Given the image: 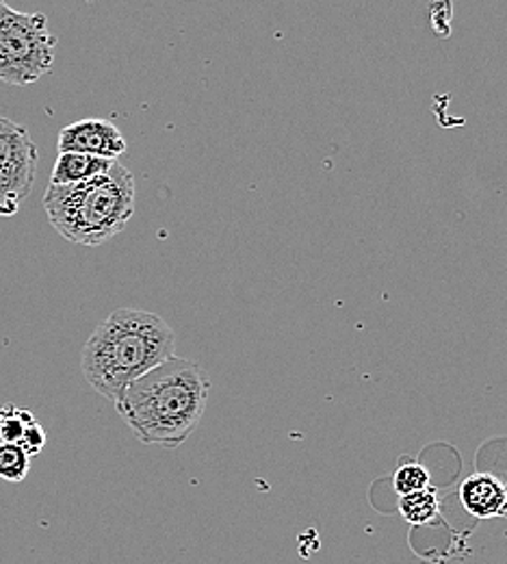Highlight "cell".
Instances as JSON below:
<instances>
[{
  "instance_id": "obj_1",
  "label": "cell",
  "mask_w": 507,
  "mask_h": 564,
  "mask_svg": "<svg viewBox=\"0 0 507 564\" xmlns=\"http://www.w3.org/2000/svg\"><path fill=\"white\" fill-rule=\"evenodd\" d=\"M211 384L202 365L172 356L135 380L115 409L142 443L176 449L202 422Z\"/></svg>"
},
{
  "instance_id": "obj_2",
  "label": "cell",
  "mask_w": 507,
  "mask_h": 564,
  "mask_svg": "<svg viewBox=\"0 0 507 564\" xmlns=\"http://www.w3.org/2000/svg\"><path fill=\"white\" fill-rule=\"evenodd\" d=\"M176 356V333L156 313L137 308L113 311L87 339L82 376L113 404L147 371Z\"/></svg>"
},
{
  "instance_id": "obj_3",
  "label": "cell",
  "mask_w": 507,
  "mask_h": 564,
  "mask_svg": "<svg viewBox=\"0 0 507 564\" xmlns=\"http://www.w3.org/2000/svg\"><path fill=\"white\" fill-rule=\"evenodd\" d=\"M135 198V176L115 161L104 174L89 181L48 185L44 209L51 226L70 243L102 246L133 219Z\"/></svg>"
},
{
  "instance_id": "obj_4",
  "label": "cell",
  "mask_w": 507,
  "mask_h": 564,
  "mask_svg": "<svg viewBox=\"0 0 507 564\" xmlns=\"http://www.w3.org/2000/svg\"><path fill=\"white\" fill-rule=\"evenodd\" d=\"M57 37L44 13H24L0 2V80L13 87L37 83L55 66Z\"/></svg>"
},
{
  "instance_id": "obj_5",
  "label": "cell",
  "mask_w": 507,
  "mask_h": 564,
  "mask_svg": "<svg viewBox=\"0 0 507 564\" xmlns=\"http://www.w3.org/2000/svg\"><path fill=\"white\" fill-rule=\"evenodd\" d=\"M37 145L29 131L0 116V217L20 212L37 174Z\"/></svg>"
},
{
  "instance_id": "obj_6",
  "label": "cell",
  "mask_w": 507,
  "mask_h": 564,
  "mask_svg": "<svg viewBox=\"0 0 507 564\" xmlns=\"http://www.w3.org/2000/svg\"><path fill=\"white\" fill-rule=\"evenodd\" d=\"M57 148L59 152H78L107 161H118V156L126 152V140L113 122L102 118H89L62 129Z\"/></svg>"
},
{
  "instance_id": "obj_7",
  "label": "cell",
  "mask_w": 507,
  "mask_h": 564,
  "mask_svg": "<svg viewBox=\"0 0 507 564\" xmlns=\"http://www.w3.org/2000/svg\"><path fill=\"white\" fill-rule=\"evenodd\" d=\"M460 501L475 519H495L507 514L506 485L493 474H473L460 487Z\"/></svg>"
},
{
  "instance_id": "obj_8",
  "label": "cell",
  "mask_w": 507,
  "mask_h": 564,
  "mask_svg": "<svg viewBox=\"0 0 507 564\" xmlns=\"http://www.w3.org/2000/svg\"><path fill=\"white\" fill-rule=\"evenodd\" d=\"M115 161L89 156V154H78V152H59L51 185H76L82 181H89L98 174H104Z\"/></svg>"
},
{
  "instance_id": "obj_9",
  "label": "cell",
  "mask_w": 507,
  "mask_h": 564,
  "mask_svg": "<svg viewBox=\"0 0 507 564\" xmlns=\"http://www.w3.org/2000/svg\"><path fill=\"white\" fill-rule=\"evenodd\" d=\"M438 512H440V499L432 487L399 497V514L410 525H426L434 521Z\"/></svg>"
},
{
  "instance_id": "obj_10",
  "label": "cell",
  "mask_w": 507,
  "mask_h": 564,
  "mask_svg": "<svg viewBox=\"0 0 507 564\" xmlns=\"http://www.w3.org/2000/svg\"><path fill=\"white\" fill-rule=\"evenodd\" d=\"M430 482H432L430 471L417 460H401L393 476V489L399 497L430 489Z\"/></svg>"
},
{
  "instance_id": "obj_11",
  "label": "cell",
  "mask_w": 507,
  "mask_h": 564,
  "mask_svg": "<svg viewBox=\"0 0 507 564\" xmlns=\"http://www.w3.org/2000/svg\"><path fill=\"white\" fill-rule=\"evenodd\" d=\"M31 456L11 443H0V480L18 485L29 476Z\"/></svg>"
},
{
  "instance_id": "obj_12",
  "label": "cell",
  "mask_w": 507,
  "mask_h": 564,
  "mask_svg": "<svg viewBox=\"0 0 507 564\" xmlns=\"http://www.w3.org/2000/svg\"><path fill=\"white\" fill-rule=\"evenodd\" d=\"M31 422H35V415L31 411L18 409L15 404H4L0 409V443L20 445L24 430Z\"/></svg>"
},
{
  "instance_id": "obj_13",
  "label": "cell",
  "mask_w": 507,
  "mask_h": 564,
  "mask_svg": "<svg viewBox=\"0 0 507 564\" xmlns=\"http://www.w3.org/2000/svg\"><path fill=\"white\" fill-rule=\"evenodd\" d=\"M46 430H44V425L37 422H31L26 425V430H24V436H22V441H20V447L29 454V456H37L44 447H46Z\"/></svg>"
},
{
  "instance_id": "obj_14",
  "label": "cell",
  "mask_w": 507,
  "mask_h": 564,
  "mask_svg": "<svg viewBox=\"0 0 507 564\" xmlns=\"http://www.w3.org/2000/svg\"><path fill=\"white\" fill-rule=\"evenodd\" d=\"M432 13V26L438 37H449L451 33V18H453V4L451 2H434L430 7Z\"/></svg>"
},
{
  "instance_id": "obj_15",
  "label": "cell",
  "mask_w": 507,
  "mask_h": 564,
  "mask_svg": "<svg viewBox=\"0 0 507 564\" xmlns=\"http://www.w3.org/2000/svg\"><path fill=\"white\" fill-rule=\"evenodd\" d=\"M506 491H507V487H506Z\"/></svg>"
}]
</instances>
